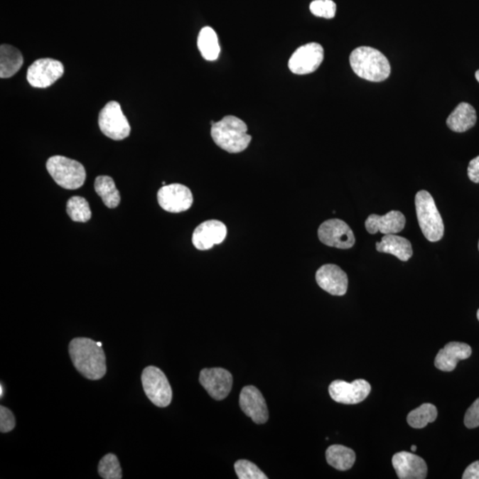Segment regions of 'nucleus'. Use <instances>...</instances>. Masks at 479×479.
Segmentation results:
<instances>
[{
  "instance_id": "obj_1",
  "label": "nucleus",
  "mask_w": 479,
  "mask_h": 479,
  "mask_svg": "<svg viewBox=\"0 0 479 479\" xmlns=\"http://www.w3.org/2000/svg\"><path fill=\"white\" fill-rule=\"evenodd\" d=\"M70 355L74 367L89 380H99L106 375V357L97 342L85 338L73 339L70 344Z\"/></svg>"
},
{
  "instance_id": "obj_2",
  "label": "nucleus",
  "mask_w": 479,
  "mask_h": 479,
  "mask_svg": "<svg viewBox=\"0 0 479 479\" xmlns=\"http://www.w3.org/2000/svg\"><path fill=\"white\" fill-rule=\"evenodd\" d=\"M212 124L210 134L214 142L228 153L244 151L252 141L247 124L237 117L227 116L217 123L212 122Z\"/></svg>"
},
{
  "instance_id": "obj_3",
  "label": "nucleus",
  "mask_w": 479,
  "mask_h": 479,
  "mask_svg": "<svg viewBox=\"0 0 479 479\" xmlns=\"http://www.w3.org/2000/svg\"><path fill=\"white\" fill-rule=\"evenodd\" d=\"M350 64L357 76L371 82L387 80L391 74L389 60L378 50L360 46L350 56Z\"/></svg>"
},
{
  "instance_id": "obj_4",
  "label": "nucleus",
  "mask_w": 479,
  "mask_h": 479,
  "mask_svg": "<svg viewBox=\"0 0 479 479\" xmlns=\"http://www.w3.org/2000/svg\"><path fill=\"white\" fill-rule=\"evenodd\" d=\"M416 208L418 223L425 238L432 242L441 241L444 235V223L430 193L425 190L417 193Z\"/></svg>"
},
{
  "instance_id": "obj_5",
  "label": "nucleus",
  "mask_w": 479,
  "mask_h": 479,
  "mask_svg": "<svg viewBox=\"0 0 479 479\" xmlns=\"http://www.w3.org/2000/svg\"><path fill=\"white\" fill-rule=\"evenodd\" d=\"M46 169L56 184L68 190L80 188L87 178L85 167L77 161L65 156L50 157Z\"/></svg>"
},
{
  "instance_id": "obj_6",
  "label": "nucleus",
  "mask_w": 479,
  "mask_h": 479,
  "mask_svg": "<svg viewBox=\"0 0 479 479\" xmlns=\"http://www.w3.org/2000/svg\"><path fill=\"white\" fill-rule=\"evenodd\" d=\"M143 389L154 405L166 407L173 399V389L163 372L158 367L150 366L141 375Z\"/></svg>"
},
{
  "instance_id": "obj_7",
  "label": "nucleus",
  "mask_w": 479,
  "mask_h": 479,
  "mask_svg": "<svg viewBox=\"0 0 479 479\" xmlns=\"http://www.w3.org/2000/svg\"><path fill=\"white\" fill-rule=\"evenodd\" d=\"M98 122L102 134L114 141H122L130 135V124L122 112L119 102L107 103L99 112Z\"/></svg>"
},
{
  "instance_id": "obj_8",
  "label": "nucleus",
  "mask_w": 479,
  "mask_h": 479,
  "mask_svg": "<svg viewBox=\"0 0 479 479\" xmlns=\"http://www.w3.org/2000/svg\"><path fill=\"white\" fill-rule=\"evenodd\" d=\"M318 237L323 244L334 248L348 249L355 244V234L351 227L341 220L325 221L318 230Z\"/></svg>"
},
{
  "instance_id": "obj_9",
  "label": "nucleus",
  "mask_w": 479,
  "mask_h": 479,
  "mask_svg": "<svg viewBox=\"0 0 479 479\" xmlns=\"http://www.w3.org/2000/svg\"><path fill=\"white\" fill-rule=\"evenodd\" d=\"M64 67L59 60L53 59H39L28 67L27 80L31 87L46 88L51 87L63 77Z\"/></svg>"
},
{
  "instance_id": "obj_10",
  "label": "nucleus",
  "mask_w": 479,
  "mask_h": 479,
  "mask_svg": "<svg viewBox=\"0 0 479 479\" xmlns=\"http://www.w3.org/2000/svg\"><path fill=\"white\" fill-rule=\"evenodd\" d=\"M323 59V46L318 43H309L296 50L289 60V68L296 75L310 74L318 70Z\"/></svg>"
},
{
  "instance_id": "obj_11",
  "label": "nucleus",
  "mask_w": 479,
  "mask_h": 479,
  "mask_svg": "<svg viewBox=\"0 0 479 479\" xmlns=\"http://www.w3.org/2000/svg\"><path fill=\"white\" fill-rule=\"evenodd\" d=\"M371 392L370 382L363 379H357L352 382L342 380L332 382L328 392L335 402L345 405H355L367 398Z\"/></svg>"
},
{
  "instance_id": "obj_12",
  "label": "nucleus",
  "mask_w": 479,
  "mask_h": 479,
  "mask_svg": "<svg viewBox=\"0 0 479 479\" xmlns=\"http://www.w3.org/2000/svg\"><path fill=\"white\" fill-rule=\"evenodd\" d=\"M161 208L168 212L180 213L191 208L194 198L190 189L181 184L163 185L157 193Z\"/></svg>"
},
{
  "instance_id": "obj_13",
  "label": "nucleus",
  "mask_w": 479,
  "mask_h": 479,
  "mask_svg": "<svg viewBox=\"0 0 479 479\" xmlns=\"http://www.w3.org/2000/svg\"><path fill=\"white\" fill-rule=\"evenodd\" d=\"M200 382L214 399L222 400L230 394L233 386V377L224 368H205L200 373Z\"/></svg>"
},
{
  "instance_id": "obj_14",
  "label": "nucleus",
  "mask_w": 479,
  "mask_h": 479,
  "mask_svg": "<svg viewBox=\"0 0 479 479\" xmlns=\"http://www.w3.org/2000/svg\"><path fill=\"white\" fill-rule=\"evenodd\" d=\"M227 235L226 225L219 220H207L200 224L193 233L192 242L199 250H208L220 244Z\"/></svg>"
},
{
  "instance_id": "obj_15",
  "label": "nucleus",
  "mask_w": 479,
  "mask_h": 479,
  "mask_svg": "<svg viewBox=\"0 0 479 479\" xmlns=\"http://www.w3.org/2000/svg\"><path fill=\"white\" fill-rule=\"evenodd\" d=\"M239 407L247 416L252 418L254 423L263 424L268 420V409L262 393L255 386L249 385L243 388L239 394Z\"/></svg>"
},
{
  "instance_id": "obj_16",
  "label": "nucleus",
  "mask_w": 479,
  "mask_h": 479,
  "mask_svg": "<svg viewBox=\"0 0 479 479\" xmlns=\"http://www.w3.org/2000/svg\"><path fill=\"white\" fill-rule=\"evenodd\" d=\"M316 281L323 291L333 296H344L348 292V274L335 264H328L319 268Z\"/></svg>"
},
{
  "instance_id": "obj_17",
  "label": "nucleus",
  "mask_w": 479,
  "mask_h": 479,
  "mask_svg": "<svg viewBox=\"0 0 479 479\" xmlns=\"http://www.w3.org/2000/svg\"><path fill=\"white\" fill-rule=\"evenodd\" d=\"M392 465L400 479H424L427 464L420 456L409 452H399L392 457Z\"/></svg>"
},
{
  "instance_id": "obj_18",
  "label": "nucleus",
  "mask_w": 479,
  "mask_h": 479,
  "mask_svg": "<svg viewBox=\"0 0 479 479\" xmlns=\"http://www.w3.org/2000/svg\"><path fill=\"white\" fill-rule=\"evenodd\" d=\"M406 217L399 210H392L384 216L372 214L367 217L365 227L368 233L382 235H396L405 228Z\"/></svg>"
},
{
  "instance_id": "obj_19",
  "label": "nucleus",
  "mask_w": 479,
  "mask_h": 479,
  "mask_svg": "<svg viewBox=\"0 0 479 479\" xmlns=\"http://www.w3.org/2000/svg\"><path fill=\"white\" fill-rule=\"evenodd\" d=\"M473 350L469 345L460 342H451L438 352L435 359L438 370L451 372L456 370L460 360L469 359Z\"/></svg>"
},
{
  "instance_id": "obj_20",
  "label": "nucleus",
  "mask_w": 479,
  "mask_h": 479,
  "mask_svg": "<svg viewBox=\"0 0 479 479\" xmlns=\"http://www.w3.org/2000/svg\"><path fill=\"white\" fill-rule=\"evenodd\" d=\"M377 250L379 252L392 254L399 260H409L413 256L412 245L409 239L397 235H386L382 241L377 242Z\"/></svg>"
},
{
  "instance_id": "obj_21",
  "label": "nucleus",
  "mask_w": 479,
  "mask_h": 479,
  "mask_svg": "<svg viewBox=\"0 0 479 479\" xmlns=\"http://www.w3.org/2000/svg\"><path fill=\"white\" fill-rule=\"evenodd\" d=\"M476 122V110L469 103L462 102L448 117L446 124L453 131L464 132L473 128Z\"/></svg>"
},
{
  "instance_id": "obj_22",
  "label": "nucleus",
  "mask_w": 479,
  "mask_h": 479,
  "mask_svg": "<svg viewBox=\"0 0 479 479\" xmlns=\"http://www.w3.org/2000/svg\"><path fill=\"white\" fill-rule=\"evenodd\" d=\"M23 64V56L13 45H2L0 48V77L9 78L20 70Z\"/></svg>"
},
{
  "instance_id": "obj_23",
  "label": "nucleus",
  "mask_w": 479,
  "mask_h": 479,
  "mask_svg": "<svg viewBox=\"0 0 479 479\" xmlns=\"http://www.w3.org/2000/svg\"><path fill=\"white\" fill-rule=\"evenodd\" d=\"M326 459L330 466L344 471L352 469L355 465L356 455L351 448L341 445H333L327 449Z\"/></svg>"
},
{
  "instance_id": "obj_24",
  "label": "nucleus",
  "mask_w": 479,
  "mask_h": 479,
  "mask_svg": "<svg viewBox=\"0 0 479 479\" xmlns=\"http://www.w3.org/2000/svg\"><path fill=\"white\" fill-rule=\"evenodd\" d=\"M198 45L201 55L207 60H216L219 58L220 46L215 31L210 27H205L200 31Z\"/></svg>"
},
{
  "instance_id": "obj_25",
  "label": "nucleus",
  "mask_w": 479,
  "mask_h": 479,
  "mask_svg": "<svg viewBox=\"0 0 479 479\" xmlns=\"http://www.w3.org/2000/svg\"><path fill=\"white\" fill-rule=\"evenodd\" d=\"M95 188L97 195L108 208L115 209L119 205L121 200L119 191L117 190L112 178L109 176L96 178Z\"/></svg>"
},
{
  "instance_id": "obj_26",
  "label": "nucleus",
  "mask_w": 479,
  "mask_h": 479,
  "mask_svg": "<svg viewBox=\"0 0 479 479\" xmlns=\"http://www.w3.org/2000/svg\"><path fill=\"white\" fill-rule=\"evenodd\" d=\"M438 417V409L430 403H425L411 411L407 416V423L414 429H423L428 424L434 423Z\"/></svg>"
},
{
  "instance_id": "obj_27",
  "label": "nucleus",
  "mask_w": 479,
  "mask_h": 479,
  "mask_svg": "<svg viewBox=\"0 0 479 479\" xmlns=\"http://www.w3.org/2000/svg\"><path fill=\"white\" fill-rule=\"evenodd\" d=\"M67 213L75 222H87L92 217L88 202L80 196H73L68 201Z\"/></svg>"
},
{
  "instance_id": "obj_28",
  "label": "nucleus",
  "mask_w": 479,
  "mask_h": 479,
  "mask_svg": "<svg viewBox=\"0 0 479 479\" xmlns=\"http://www.w3.org/2000/svg\"><path fill=\"white\" fill-rule=\"evenodd\" d=\"M99 476L104 479H121L123 478L119 459L113 453L106 455L98 466Z\"/></svg>"
},
{
  "instance_id": "obj_29",
  "label": "nucleus",
  "mask_w": 479,
  "mask_h": 479,
  "mask_svg": "<svg viewBox=\"0 0 479 479\" xmlns=\"http://www.w3.org/2000/svg\"><path fill=\"white\" fill-rule=\"evenodd\" d=\"M235 473L239 479H267L266 474L249 461L239 460L235 463Z\"/></svg>"
},
{
  "instance_id": "obj_30",
  "label": "nucleus",
  "mask_w": 479,
  "mask_h": 479,
  "mask_svg": "<svg viewBox=\"0 0 479 479\" xmlns=\"http://www.w3.org/2000/svg\"><path fill=\"white\" fill-rule=\"evenodd\" d=\"M310 10L313 16L332 19L337 12V6L333 0H314L311 3Z\"/></svg>"
},
{
  "instance_id": "obj_31",
  "label": "nucleus",
  "mask_w": 479,
  "mask_h": 479,
  "mask_svg": "<svg viewBox=\"0 0 479 479\" xmlns=\"http://www.w3.org/2000/svg\"><path fill=\"white\" fill-rule=\"evenodd\" d=\"M16 427V418L9 409L0 407V431L2 434H6L14 430Z\"/></svg>"
},
{
  "instance_id": "obj_32",
  "label": "nucleus",
  "mask_w": 479,
  "mask_h": 479,
  "mask_svg": "<svg viewBox=\"0 0 479 479\" xmlns=\"http://www.w3.org/2000/svg\"><path fill=\"white\" fill-rule=\"evenodd\" d=\"M464 424L469 429L479 426V398L467 410L465 417H464Z\"/></svg>"
},
{
  "instance_id": "obj_33",
  "label": "nucleus",
  "mask_w": 479,
  "mask_h": 479,
  "mask_svg": "<svg viewBox=\"0 0 479 479\" xmlns=\"http://www.w3.org/2000/svg\"><path fill=\"white\" fill-rule=\"evenodd\" d=\"M468 176L474 183H479V156L470 161L468 167Z\"/></svg>"
},
{
  "instance_id": "obj_34",
  "label": "nucleus",
  "mask_w": 479,
  "mask_h": 479,
  "mask_svg": "<svg viewBox=\"0 0 479 479\" xmlns=\"http://www.w3.org/2000/svg\"><path fill=\"white\" fill-rule=\"evenodd\" d=\"M463 479H479V461L471 463L464 471Z\"/></svg>"
},
{
  "instance_id": "obj_35",
  "label": "nucleus",
  "mask_w": 479,
  "mask_h": 479,
  "mask_svg": "<svg viewBox=\"0 0 479 479\" xmlns=\"http://www.w3.org/2000/svg\"><path fill=\"white\" fill-rule=\"evenodd\" d=\"M411 451H412L413 453L416 452V446H414V445L411 446Z\"/></svg>"
},
{
  "instance_id": "obj_36",
  "label": "nucleus",
  "mask_w": 479,
  "mask_h": 479,
  "mask_svg": "<svg viewBox=\"0 0 479 479\" xmlns=\"http://www.w3.org/2000/svg\"><path fill=\"white\" fill-rule=\"evenodd\" d=\"M3 393H4V389H3V385L1 384V387H0V397H3Z\"/></svg>"
},
{
  "instance_id": "obj_37",
  "label": "nucleus",
  "mask_w": 479,
  "mask_h": 479,
  "mask_svg": "<svg viewBox=\"0 0 479 479\" xmlns=\"http://www.w3.org/2000/svg\"><path fill=\"white\" fill-rule=\"evenodd\" d=\"M475 76H476L477 80L479 82V70L477 71L476 74H475Z\"/></svg>"
},
{
  "instance_id": "obj_38",
  "label": "nucleus",
  "mask_w": 479,
  "mask_h": 479,
  "mask_svg": "<svg viewBox=\"0 0 479 479\" xmlns=\"http://www.w3.org/2000/svg\"><path fill=\"white\" fill-rule=\"evenodd\" d=\"M97 345H98L99 346H101V348H102V344L101 342H97Z\"/></svg>"
},
{
  "instance_id": "obj_39",
  "label": "nucleus",
  "mask_w": 479,
  "mask_h": 479,
  "mask_svg": "<svg viewBox=\"0 0 479 479\" xmlns=\"http://www.w3.org/2000/svg\"><path fill=\"white\" fill-rule=\"evenodd\" d=\"M477 317H478V320L479 321V309L478 311Z\"/></svg>"
},
{
  "instance_id": "obj_40",
  "label": "nucleus",
  "mask_w": 479,
  "mask_h": 479,
  "mask_svg": "<svg viewBox=\"0 0 479 479\" xmlns=\"http://www.w3.org/2000/svg\"><path fill=\"white\" fill-rule=\"evenodd\" d=\"M478 249H479V242H478Z\"/></svg>"
}]
</instances>
